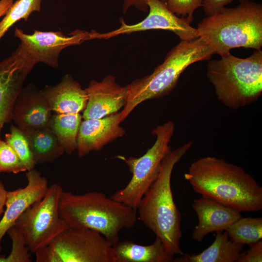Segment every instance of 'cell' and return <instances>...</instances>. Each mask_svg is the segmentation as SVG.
<instances>
[{
    "mask_svg": "<svg viewBox=\"0 0 262 262\" xmlns=\"http://www.w3.org/2000/svg\"><path fill=\"white\" fill-rule=\"evenodd\" d=\"M185 179L194 191L242 212L262 209V187L241 167L206 156L191 164Z\"/></svg>",
    "mask_w": 262,
    "mask_h": 262,
    "instance_id": "6da1fadb",
    "label": "cell"
},
{
    "mask_svg": "<svg viewBox=\"0 0 262 262\" xmlns=\"http://www.w3.org/2000/svg\"><path fill=\"white\" fill-rule=\"evenodd\" d=\"M188 142L171 150L162 162L158 176L142 197L137 208L140 221L157 237L173 257L184 253L180 242L182 236L180 213L175 203L171 185L173 168L190 149Z\"/></svg>",
    "mask_w": 262,
    "mask_h": 262,
    "instance_id": "7a4b0ae2",
    "label": "cell"
},
{
    "mask_svg": "<svg viewBox=\"0 0 262 262\" xmlns=\"http://www.w3.org/2000/svg\"><path fill=\"white\" fill-rule=\"evenodd\" d=\"M59 209L68 227L95 230L112 246L119 241L121 230L132 228L136 221V209L99 192L74 194L63 190Z\"/></svg>",
    "mask_w": 262,
    "mask_h": 262,
    "instance_id": "3957f363",
    "label": "cell"
},
{
    "mask_svg": "<svg viewBox=\"0 0 262 262\" xmlns=\"http://www.w3.org/2000/svg\"><path fill=\"white\" fill-rule=\"evenodd\" d=\"M198 37L216 53L226 56L236 48L259 50L262 46V5L251 0L240 2L207 16L197 25Z\"/></svg>",
    "mask_w": 262,
    "mask_h": 262,
    "instance_id": "277c9868",
    "label": "cell"
},
{
    "mask_svg": "<svg viewBox=\"0 0 262 262\" xmlns=\"http://www.w3.org/2000/svg\"><path fill=\"white\" fill-rule=\"evenodd\" d=\"M213 54V49L199 37L189 40H181L151 74L136 79L127 85L125 103L121 112V122L141 102L169 94L188 66L198 61L209 60Z\"/></svg>",
    "mask_w": 262,
    "mask_h": 262,
    "instance_id": "5b68a950",
    "label": "cell"
},
{
    "mask_svg": "<svg viewBox=\"0 0 262 262\" xmlns=\"http://www.w3.org/2000/svg\"><path fill=\"white\" fill-rule=\"evenodd\" d=\"M207 76L217 99L226 107L238 109L250 105L262 94V51L255 50L246 58L229 53L210 60Z\"/></svg>",
    "mask_w": 262,
    "mask_h": 262,
    "instance_id": "8992f818",
    "label": "cell"
},
{
    "mask_svg": "<svg viewBox=\"0 0 262 262\" xmlns=\"http://www.w3.org/2000/svg\"><path fill=\"white\" fill-rule=\"evenodd\" d=\"M174 131L172 121L159 125L152 131L156 136L155 142L145 154L139 158L119 157L128 166L132 177L124 188L117 191L111 197L137 209L145 194L157 178L163 160L171 151L169 143Z\"/></svg>",
    "mask_w": 262,
    "mask_h": 262,
    "instance_id": "52a82bcc",
    "label": "cell"
},
{
    "mask_svg": "<svg viewBox=\"0 0 262 262\" xmlns=\"http://www.w3.org/2000/svg\"><path fill=\"white\" fill-rule=\"evenodd\" d=\"M36 262H115L112 246L100 233L70 227L35 253Z\"/></svg>",
    "mask_w": 262,
    "mask_h": 262,
    "instance_id": "ba28073f",
    "label": "cell"
},
{
    "mask_svg": "<svg viewBox=\"0 0 262 262\" xmlns=\"http://www.w3.org/2000/svg\"><path fill=\"white\" fill-rule=\"evenodd\" d=\"M63 191L58 184L49 186L45 196L26 209L14 225L24 236L32 253L49 245L68 227L59 213Z\"/></svg>",
    "mask_w": 262,
    "mask_h": 262,
    "instance_id": "9c48e42d",
    "label": "cell"
},
{
    "mask_svg": "<svg viewBox=\"0 0 262 262\" xmlns=\"http://www.w3.org/2000/svg\"><path fill=\"white\" fill-rule=\"evenodd\" d=\"M64 35L61 32H41L34 30L32 34L25 33L16 28L15 35L21 41L19 47L21 51L35 65L44 63L51 67H58V58L65 48L79 45L92 40L91 32L76 30Z\"/></svg>",
    "mask_w": 262,
    "mask_h": 262,
    "instance_id": "30bf717a",
    "label": "cell"
},
{
    "mask_svg": "<svg viewBox=\"0 0 262 262\" xmlns=\"http://www.w3.org/2000/svg\"><path fill=\"white\" fill-rule=\"evenodd\" d=\"M149 13L142 21L135 24H127L123 18L121 25L116 30L105 33L92 31L93 39H107L121 34L149 30H164L173 32L182 40H189L198 37L197 31L190 25L184 17H179L170 11L165 2L161 0H147Z\"/></svg>",
    "mask_w": 262,
    "mask_h": 262,
    "instance_id": "8fae6325",
    "label": "cell"
},
{
    "mask_svg": "<svg viewBox=\"0 0 262 262\" xmlns=\"http://www.w3.org/2000/svg\"><path fill=\"white\" fill-rule=\"evenodd\" d=\"M34 65L19 47L11 56L0 62V140L1 129L12 120L15 102Z\"/></svg>",
    "mask_w": 262,
    "mask_h": 262,
    "instance_id": "7c38bea8",
    "label": "cell"
},
{
    "mask_svg": "<svg viewBox=\"0 0 262 262\" xmlns=\"http://www.w3.org/2000/svg\"><path fill=\"white\" fill-rule=\"evenodd\" d=\"M26 176L27 184L25 187L7 191L6 209L0 221V253L1 241L5 233L26 209L45 196L49 187L46 178L34 169L27 171Z\"/></svg>",
    "mask_w": 262,
    "mask_h": 262,
    "instance_id": "4fadbf2b",
    "label": "cell"
},
{
    "mask_svg": "<svg viewBox=\"0 0 262 262\" xmlns=\"http://www.w3.org/2000/svg\"><path fill=\"white\" fill-rule=\"evenodd\" d=\"M85 90L88 98L82 118L98 119L116 113L124 107L128 86H121L114 76L107 75L100 82L91 81Z\"/></svg>",
    "mask_w": 262,
    "mask_h": 262,
    "instance_id": "5bb4252c",
    "label": "cell"
},
{
    "mask_svg": "<svg viewBox=\"0 0 262 262\" xmlns=\"http://www.w3.org/2000/svg\"><path fill=\"white\" fill-rule=\"evenodd\" d=\"M120 122L121 112L82 121L77 140L78 157L98 151L109 143L124 136L125 131L119 125Z\"/></svg>",
    "mask_w": 262,
    "mask_h": 262,
    "instance_id": "9a60e30c",
    "label": "cell"
},
{
    "mask_svg": "<svg viewBox=\"0 0 262 262\" xmlns=\"http://www.w3.org/2000/svg\"><path fill=\"white\" fill-rule=\"evenodd\" d=\"M52 110L41 91L28 85L17 97L12 110V120L19 128L49 127Z\"/></svg>",
    "mask_w": 262,
    "mask_h": 262,
    "instance_id": "2e32d148",
    "label": "cell"
},
{
    "mask_svg": "<svg viewBox=\"0 0 262 262\" xmlns=\"http://www.w3.org/2000/svg\"><path fill=\"white\" fill-rule=\"evenodd\" d=\"M192 207L197 216L198 223L192 234L193 240L201 242L208 234L226 230L242 216L240 212L224 206L205 196L194 200Z\"/></svg>",
    "mask_w": 262,
    "mask_h": 262,
    "instance_id": "e0dca14e",
    "label": "cell"
},
{
    "mask_svg": "<svg viewBox=\"0 0 262 262\" xmlns=\"http://www.w3.org/2000/svg\"><path fill=\"white\" fill-rule=\"evenodd\" d=\"M52 111L58 114L79 113L83 111L88 95L80 84L70 74L65 75L61 82L41 90Z\"/></svg>",
    "mask_w": 262,
    "mask_h": 262,
    "instance_id": "ac0fdd59",
    "label": "cell"
},
{
    "mask_svg": "<svg viewBox=\"0 0 262 262\" xmlns=\"http://www.w3.org/2000/svg\"><path fill=\"white\" fill-rule=\"evenodd\" d=\"M112 246L115 262H172L174 259L157 237L153 244L147 246L119 240Z\"/></svg>",
    "mask_w": 262,
    "mask_h": 262,
    "instance_id": "d6986e66",
    "label": "cell"
},
{
    "mask_svg": "<svg viewBox=\"0 0 262 262\" xmlns=\"http://www.w3.org/2000/svg\"><path fill=\"white\" fill-rule=\"evenodd\" d=\"M245 245L231 240L226 230L216 231L213 244L198 254H183L173 262H236Z\"/></svg>",
    "mask_w": 262,
    "mask_h": 262,
    "instance_id": "ffe728a7",
    "label": "cell"
},
{
    "mask_svg": "<svg viewBox=\"0 0 262 262\" xmlns=\"http://www.w3.org/2000/svg\"><path fill=\"white\" fill-rule=\"evenodd\" d=\"M19 128L27 138L36 164L53 162L65 152L49 127Z\"/></svg>",
    "mask_w": 262,
    "mask_h": 262,
    "instance_id": "44dd1931",
    "label": "cell"
},
{
    "mask_svg": "<svg viewBox=\"0 0 262 262\" xmlns=\"http://www.w3.org/2000/svg\"><path fill=\"white\" fill-rule=\"evenodd\" d=\"M82 116L79 113L52 115L49 127L57 136L65 152L70 155L77 148V136Z\"/></svg>",
    "mask_w": 262,
    "mask_h": 262,
    "instance_id": "7402d4cb",
    "label": "cell"
},
{
    "mask_svg": "<svg viewBox=\"0 0 262 262\" xmlns=\"http://www.w3.org/2000/svg\"><path fill=\"white\" fill-rule=\"evenodd\" d=\"M226 230L232 241L249 245L262 238V217H241Z\"/></svg>",
    "mask_w": 262,
    "mask_h": 262,
    "instance_id": "603a6c76",
    "label": "cell"
},
{
    "mask_svg": "<svg viewBox=\"0 0 262 262\" xmlns=\"http://www.w3.org/2000/svg\"><path fill=\"white\" fill-rule=\"evenodd\" d=\"M41 0H17L9 8L0 21V39L16 22L27 21L31 13L41 10Z\"/></svg>",
    "mask_w": 262,
    "mask_h": 262,
    "instance_id": "cb8c5ba5",
    "label": "cell"
},
{
    "mask_svg": "<svg viewBox=\"0 0 262 262\" xmlns=\"http://www.w3.org/2000/svg\"><path fill=\"white\" fill-rule=\"evenodd\" d=\"M5 141L16 152L28 171L34 168L36 164L28 140L21 129L17 126L11 125L10 132L5 135Z\"/></svg>",
    "mask_w": 262,
    "mask_h": 262,
    "instance_id": "d4e9b609",
    "label": "cell"
},
{
    "mask_svg": "<svg viewBox=\"0 0 262 262\" xmlns=\"http://www.w3.org/2000/svg\"><path fill=\"white\" fill-rule=\"evenodd\" d=\"M12 241L10 254L6 257L0 254V262H31V252L22 233L14 226L7 232Z\"/></svg>",
    "mask_w": 262,
    "mask_h": 262,
    "instance_id": "484cf974",
    "label": "cell"
},
{
    "mask_svg": "<svg viewBox=\"0 0 262 262\" xmlns=\"http://www.w3.org/2000/svg\"><path fill=\"white\" fill-rule=\"evenodd\" d=\"M28 170L12 147L5 140H0V173L16 174Z\"/></svg>",
    "mask_w": 262,
    "mask_h": 262,
    "instance_id": "4316f807",
    "label": "cell"
},
{
    "mask_svg": "<svg viewBox=\"0 0 262 262\" xmlns=\"http://www.w3.org/2000/svg\"><path fill=\"white\" fill-rule=\"evenodd\" d=\"M203 0H167L165 4L167 8L177 16H182L191 23L193 19V13L197 8L202 7Z\"/></svg>",
    "mask_w": 262,
    "mask_h": 262,
    "instance_id": "83f0119b",
    "label": "cell"
},
{
    "mask_svg": "<svg viewBox=\"0 0 262 262\" xmlns=\"http://www.w3.org/2000/svg\"><path fill=\"white\" fill-rule=\"evenodd\" d=\"M248 249L242 252L236 262H262V241L259 240L249 244Z\"/></svg>",
    "mask_w": 262,
    "mask_h": 262,
    "instance_id": "f1b7e54d",
    "label": "cell"
},
{
    "mask_svg": "<svg viewBox=\"0 0 262 262\" xmlns=\"http://www.w3.org/2000/svg\"><path fill=\"white\" fill-rule=\"evenodd\" d=\"M234 0H203L202 7L206 16L215 14L222 10L226 5ZM239 2L246 0H237Z\"/></svg>",
    "mask_w": 262,
    "mask_h": 262,
    "instance_id": "f546056e",
    "label": "cell"
},
{
    "mask_svg": "<svg viewBox=\"0 0 262 262\" xmlns=\"http://www.w3.org/2000/svg\"><path fill=\"white\" fill-rule=\"evenodd\" d=\"M162 1L165 2L167 0H161ZM134 6L138 10L147 12L148 11V6L147 3V0H124L122 8V12L125 14L130 7Z\"/></svg>",
    "mask_w": 262,
    "mask_h": 262,
    "instance_id": "4dcf8cb0",
    "label": "cell"
},
{
    "mask_svg": "<svg viewBox=\"0 0 262 262\" xmlns=\"http://www.w3.org/2000/svg\"><path fill=\"white\" fill-rule=\"evenodd\" d=\"M7 191L0 180V217L4 211V207L5 205Z\"/></svg>",
    "mask_w": 262,
    "mask_h": 262,
    "instance_id": "1f68e13d",
    "label": "cell"
},
{
    "mask_svg": "<svg viewBox=\"0 0 262 262\" xmlns=\"http://www.w3.org/2000/svg\"><path fill=\"white\" fill-rule=\"evenodd\" d=\"M13 3V0H0V17L6 14Z\"/></svg>",
    "mask_w": 262,
    "mask_h": 262,
    "instance_id": "d6a6232c",
    "label": "cell"
}]
</instances>
